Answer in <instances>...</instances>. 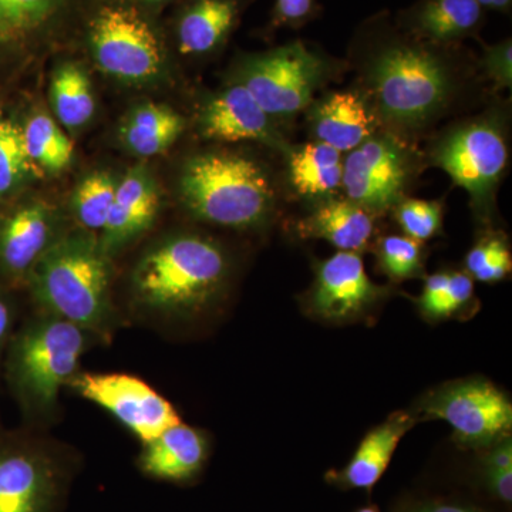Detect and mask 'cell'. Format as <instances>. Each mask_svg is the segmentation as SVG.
Masks as SVG:
<instances>
[{"label":"cell","mask_w":512,"mask_h":512,"mask_svg":"<svg viewBox=\"0 0 512 512\" xmlns=\"http://www.w3.org/2000/svg\"><path fill=\"white\" fill-rule=\"evenodd\" d=\"M110 259L92 232L60 235L30 272L33 299L42 312L106 339L117 326Z\"/></svg>","instance_id":"1"},{"label":"cell","mask_w":512,"mask_h":512,"mask_svg":"<svg viewBox=\"0 0 512 512\" xmlns=\"http://www.w3.org/2000/svg\"><path fill=\"white\" fill-rule=\"evenodd\" d=\"M228 276L217 242L197 234L163 239L138 259L131 292L138 308L168 319H188L210 308Z\"/></svg>","instance_id":"2"},{"label":"cell","mask_w":512,"mask_h":512,"mask_svg":"<svg viewBox=\"0 0 512 512\" xmlns=\"http://www.w3.org/2000/svg\"><path fill=\"white\" fill-rule=\"evenodd\" d=\"M369 57V82L384 119L417 128L429 123L451 92L441 45L377 28Z\"/></svg>","instance_id":"3"},{"label":"cell","mask_w":512,"mask_h":512,"mask_svg":"<svg viewBox=\"0 0 512 512\" xmlns=\"http://www.w3.org/2000/svg\"><path fill=\"white\" fill-rule=\"evenodd\" d=\"M96 336L67 320L42 312L29 320L10 346V384L33 420L49 423L59 397L79 373L80 359Z\"/></svg>","instance_id":"4"},{"label":"cell","mask_w":512,"mask_h":512,"mask_svg":"<svg viewBox=\"0 0 512 512\" xmlns=\"http://www.w3.org/2000/svg\"><path fill=\"white\" fill-rule=\"evenodd\" d=\"M181 200L198 220L232 229L259 227L274 207L264 168L232 153H204L185 163Z\"/></svg>","instance_id":"5"},{"label":"cell","mask_w":512,"mask_h":512,"mask_svg":"<svg viewBox=\"0 0 512 512\" xmlns=\"http://www.w3.org/2000/svg\"><path fill=\"white\" fill-rule=\"evenodd\" d=\"M86 42L96 66L119 82L150 83L163 73V36L137 3L104 0L97 5L87 18Z\"/></svg>","instance_id":"6"},{"label":"cell","mask_w":512,"mask_h":512,"mask_svg":"<svg viewBox=\"0 0 512 512\" xmlns=\"http://www.w3.org/2000/svg\"><path fill=\"white\" fill-rule=\"evenodd\" d=\"M423 419L450 424L461 447L490 448L510 437L512 406L507 394L484 379L458 380L421 400Z\"/></svg>","instance_id":"7"},{"label":"cell","mask_w":512,"mask_h":512,"mask_svg":"<svg viewBox=\"0 0 512 512\" xmlns=\"http://www.w3.org/2000/svg\"><path fill=\"white\" fill-rule=\"evenodd\" d=\"M325 62L303 42L276 47L245 59L239 82L269 116H291L312 100Z\"/></svg>","instance_id":"8"},{"label":"cell","mask_w":512,"mask_h":512,"mask_svg":"<svg viewBox=\"0 0 512 512\" xmlns=\"http://www.w3.org/2000/svg\"><path fill=\"white\" fill-rule=\"evenodd\" d=\"M69 387L113 414L143 444L156 439L168 427L181 423L173 404L138 377L79 372Z\"/></svg>","instance_id":"9"},{"label":"cell","mask_w":512,"mask_h":512,"mask_svg":"<svg viewBox=\"0 0 512 512\" xmlns=\"http://www.w3.org/2000/svg\"><path fill=\"white\" fill-rule=\"evenodd\" d=\"M409 170L406 154L396 141L370 137L343 163L342 185L353 204L367 212H383L402 200Z\"/></svg>","instance_id":"10"},{"label":"cell","mask_w":512,"mask_h":512,"mask_svg":"<svg viewBox=\"0 0 512 512\" xmlns=\"http://www.w3.org/2000/svg\"><path fill=\"white\" fill-rule=\"evenodd\" d=\"M436 161L474 201L484 202L504 173L507 144L493 124H468L440 144Z\"/></svg>","instance_id":"11"},{"label":"cell","mask_w":512,"mask_h":512,"mask_svg":"<svg viewBox=\"0 0 512 512\" xmlns=\"http://www.w3.org/2000/svg\"><path fill=\"white\" fill-rule=\"evenodd\" d=\"M386 295L370 281L362 256L340 251L319 265L309 306L319 318L339 322L357 318Z\"/></svg>","instance_id":"12"},{"label":"cell","mask_w":512,"mask_h":512,"mask_svg":"<svg viewBox=\"0 0 512 512\" xmlns=\"http://www.w3.org/2000/svg\"><path fill=\"white\" fill-rule=\"evenodd\" d=\"M57 468L32 444L0 447V512H50L57 495Z\"/></svg>","instance_id":"13"},{"label":"cell","mask_w":512,"mask_h":512,"mask_svg":"<svg viewBox=\"0 0 512 512\" xmlns=\"http://www.w3.org/2000/svg\"><path fill=\"white\" fill-rule=\"evenodd\" d=\"M160 194L146 165H136L117 183L109 218L100 232V247L113 258L133 244L156 221Z\"/></svg>","instance_id":"14"},{"label":"cell","mask_w":512,"mask_h":512,"mask_svg":"<svg viewBox=\"0 0 512 512\" xmlns=\"http://www.w3.org/2000/svg\"><path fill=\"white\" fill-rule=\"evenodd\" d=\"M201 134L208 140L261 141L282 147V138L272 127L271 116L242 84H235L212 97L200 116Z\"/></svg>","instance_id":"15"},{"label":"cell","mask_w":512,"mask_h":512,"mask_svg":"<svg viewBox=\"0 0 512 512\" xmlns=\"http://www.w3.org/2000/svg\"><path fill=\"white\" fill-rule=\"evenodd\" d=\"M56 214L45 202L13 212L0 227V266L13 278H29L57 235Z\"/></svg>","instance_id":"16"},{"label":"cell","mask_w":512,"mask_h":512,"mask_svg":"<svg viewBox=\"0 0 512 512\" xmlns=\"http://www.w3.org/2000/svg\"><path fill=\"white\" fill-rule=\"evenodd\" d=\"M416 424V417L394 413L363 439L348 466L328 474L330 483L343 490L372 491L386 473L394 451L407 431Z\"/></svg>","instance_id":"17"},{"label":"cell","mask_w":512,"mask_h":512,"mask_svg":"<svg viewBox=\"0 0 512 512\" xmlns=\"http://www.w3.org/2000/svg\"><path fill=\"white\" fill-rule=\"evenodd\" d=\"M244 8L245 0H190L175 23L178 52L204 56L220 49Z\"/></svg>","instance_id":"18"},{"label":"cell","mask_w":512,"mask_h":512,"mask_svg":"<svg viewBox=\"0 0 512 512\" xmlns=\"http://www.w3.org/2000/svg\"><path fill=\"white\" fill-rule=\"evenodd\" d=\"M207 457L208 443L204 434L178 423L144 444L140 467L158 480L187 481L200 473Z\"/></svg>","instance_id":"19"},{"label":"cell","mask_w":512,"mask_h":512,"mask_svg":"<svg viewBox=\"0 0 512 512\" xmlns=\"http://www.w3.org/2000/svg\"><path fill=\"white\" fill-rule=\"evenodd\" d=\"M483 22L477 0H421L402 16L410 35L441 46L476 35Z\"/></svg>","instance_id":"20"},{"label":"cell","mask_w":512,"mask_h":512,"mask_svg":"<svg viewBox=\"0 0 512 512\" xmlns=\"http://www.w3.org/2000/svg\"><path fill=\"white\" fill-rule=\"evenodd\" d=\"M313 127L320 143L340 151H353L373 134L372 116L355 93H335L316 109Z\"/></svg>","instance_id":"21"},{"label":"cell","mask_w":512,"mask_h":512,"mask_svg":"<svg viewBox=\"0 0 512 512\" xmlns=\"http://www.w3.org/2000/svg\"><path fill=\"white\" fill-rule=\"evenodd\" d=\"M303 237L325 239L343 252H359L373 235L370 212L352 201H330L299 225Z\"/></svg>","instance_id":"22"},{"label":"cell","mask_w":512,"mask_h":512,"mask_svg":"<svg viewBox=\"0 0 512 512\" xmlns=\"http://www.w3.org/2000/svg\"><path fill=\"white\" fill-rule=\"evenodd\" d=\"M184 130V120L165 104L146 103L131 111L121 126L124 146L138 157H156L170 150Z\"/></svg>","instance_id":"23"},{"label":"cell","mask_w":512,"mask_h":512,"mask_svg":"<svg viewBox=\"0 0 512 512\" xmlns=\"http://www.w3.org/2000/svg\"><path fill=\"white\" fill-rule=\"evenodd\" d=\"M50 103L56 119L67 130H80L93 119L96 99L82 64L64 62L56 67L50 82Z\"/></svg>","instance_id":"24"},{"label":"cell","mask_w":512,"mask_h":512,"mask_svg":"<svg viewBox=\"0 0 512 512\" xmlns=\"http://www.w3.org/2000/svg\"><path fill=\"white\" fill-rule=\"evenodd\" d=\"M289 171L293 187L299 194L325 197L342 185V153L320 141L305 144L292 151Z\"/></svg>","instance_id":"25"},{"label":"cell","mask_w":512,"mask_h":512,"mask_svg":"<svg viewBox=\"0 0 512 512\" xmlns=\"http://www.w3.org/2000/svg\"><path fill=\"white\" fill-rule=\"evenodd\" d=\"M72 0H0V43L25 45L47 35Z\"/></svg>","instance_id":"26"},{"label":"cell","mask_w":512,"mask_h":512,"mask_svg":"<svg viewBox=\"0 0 512 512\" xmlns=\"http://www.w3.org/2000/svg\"><path fill=\"white\" fill-rule=\"evenodd\" d=\"M22 130L26 153L37 170L59 174L72 163V140L52 117L45 113L33 114Z\"/></svg>","instance_id":"27"},{"label":"cell","mask_w":512,"mask_h":512,"mask_svg":"<svg viewBox=\"0 0 512 512\" xmlns=\"http://www.w3.org/2000/svg\"><path fill=\"white\" fill-rule=\"evenodd\" d=\"M116 178L109 171H97L80 181L73 192L72 208L74 217L87 232H101L109 218Z\"/></svg>","instance_id":"28"},{"label":"cell","mask_w":512,"mask_h":512,"mask_svg":"<svg viewBox=\"0 0 512 512\" xmlns=\"http://www.w3.org/2000/svg\"><path fill=\"white\" fill-rule=\"evenodd\" d=\"M474 284L470 275L434 274L426 279L419 301L426 318L441 320L460 312L473 298Z\"/></svg>","instance_id":"29"},{"label":"cell","mask_w":512,"mask_h":512,"mask_svg":"<svg viewBox=\"0 0 512 512\" xmlns=\"http://www.w3.org/2000/svg\"><path fill=\"white\" fill-rule=\"evenodd\" d=\"M36 170L26 153L22 127L0 119V195L18 190Z\"/></svg>","instance_id":"30"},{"label":"cell","mask_w":512,"mask_h":512,"mask_svg":"<svg viewBox=\"0 0 512 512\" xmlns=\"http://www.w3.org/2000/svg\"><path fill=\"white\" fill-rule=\"evenodd\" d=\"M377 262L393 281L417 278L423 272L420 242L399 235L383 238L377 247Z\"/></svg>","instance_id":"31"},{"label":"cell","mask_w":512,"mask_h":512,"mask_svg":"<svg viewBox=\"0 0 512 512\" xmlns=\"http://www.w3.org/2000/svg\"><path fill=\"white\" fill-rule=\"evenodd\" d=\"M466 265L470 275L477 281L493 284L510 274L511 252L504 239L484 238L468 252Z\"/></svg>","instance_id":"32"},{"label":"cell","mask_w":512,"mask_h":512,"mask_svg":"<svg viewBox=\"0 0 512 512\" xmlns=\"http://www.w3.org/2000/svg\"><path fill=\"white\" fill-rule=\"evenodd\" d=\"M397 221L406 237L414 241H427L441 228V205L439 202L406 200L397 207Z\"/></svg>","instance_id":"33"},{"label":"cell","mask_w":512,"mask_h":512,"mask_svg":"<svg viewBox=\"0 0 512 512\" xmlns=\"http://www.w3.org/2000/svg\"><path fill=\"white\" fill-rule=\"evenodd\" d=\"M316 0H275L272 25L275 28H301L315 16Z\"/></svg>","instance_id":"34"},{"label":"cell","mask_w":512,"mask_h":512,"mask_svg":"<svg viewBox=\"0 0 512 512\" xmlns=\"http://www.w3.org/2000/svg\"><path fill=\"white\" fill-rule=\"evenodd\" d=\"M511 55L512 46L510 39L485 49L484 69L501 86H511Z\"/></svg>","instance_id":"35"},{"label":"cell","mask_w":512,"mask_h":512,"mask_svg":"<svg viewBox=\"0 0 512 512\" xmlns=\"http://www.w3.org/2000/svg\"><path fill=\"white\" fill-rule=\"evenodd\" d=\"M485 485L497 500L504 504L512 501V467L483 468Z\"/></svg>","instance_id":"36"},{"label":"cell","mask_w":512,"mask_h":512,"mask_svg":"<svg viewBox=\"0 0 512 512\" xmlns=\"http://www.w3.org/2000/svg\"><path fill=\"white\" fill-rule=\"evenodd\" d=\"M410 512H483L480 508L463 503H453V501H424L414 505Z\"/></svg>","instance_id":"37"},{"label":"cell","mask_w":512,"mask_h":512,"mask_svg":"<svg viewBox=\"0 0 512 512\" xmlns=\"http://www.w3.org/2000/svg\"><path fill=\"white\" fill-rule=\"evenodd\" d=\"M13 315L9 303L0 295V353H2L3 346L10 335V328H12Z\"/></svg>","instance_id":"38"},{"label":"cell","mask_w":512,"mask_h":512,"mask_svg":"<svg viewBox=\"0 0 512 512\" xmlns=\"http://www.w3.org/2000/svg\"><path fill=\"white\" fill-rule=\"evenodd\" d=\"M484 9L508 12L511 9L512 0H477Z\"/></svg>","instance_id":"39"},{"label":"cell","mask_w":512,"mask_h":512,"mask_svg":"<svg viewBox=\"0 0 512 512\" xmlns=\"http://www.w3.org/2000/svg\"><path fill=\"white\" fill-rule=\"evenodd\" d=\"M133 2L137 5L147 6V8H157V6H163L171 0H133Z\"/></svg>","instance_id":"40"},{"label":"cell","mask_w":512,"mask_h":512,"mask_svg":"<svg viewBox=\"0 0 512 512\" xmlns=\"http://www.w3.org/2000/svg\"><path fill=\"white\" fill-rule=\"evenodd\" d=\"M356 512H380V511L377 510L376 507H373V505H369V507L360 508V510L356 511Z\"/></svg>","instance_id":"41"},{"label":"cell","mask_w":512,"mask_h":512,"mask_svg":"<svg viewBox=\"0 0 512 512\" xmlns=\"http://www.w3.org/2000/svg\"><path fill=\"white\" fill-rule=\"evenodd\" d=\"M0 119H2V117H0Z\"/></svg>","instance_id":"42"}]
</instances>
